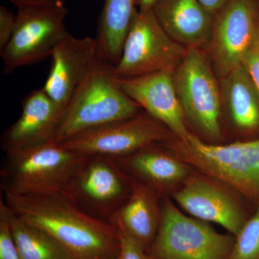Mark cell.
<instances>
[{
  "mask_svg": "<svg viewBox=\"0 0 259 259\" xmlns=\"http://www.w3.org/2000/svg\"><path fill=\"white\" fill-rule=\"evenodd\" d=\"M3 199L18 218L48 233L73 259L118 257L120 239L115 227L84 212L66 194L4 193Z\"/></svg>",
  "mask_w": 259,
  "mask_h": 259,
  "instance_id": "1",
  "label": "cell"
},
{
  "mask_svg": "<svg viewBox=\"0 0 259 259\" xmlns=\"http://www.w3.org/2000/svg\"><path fill=\"white\" fill-rule=\"evenodd\" d=\"M5 152L2 192L26 196L63 193L88 157L53 141Z\"/></svg>",
  "mask_w": 259,
  "mask_h": 259,
  "instance_id": "2",
  "label": "cell"
},
{
  "mask_svg": "<svg viewBox=\"0 0 259 259\" xmlns=\"http://www.w3.org/2000/svg\"><path fill=\"white\" fill-rule=\"evenodd\" d=\"M142 110L121 88L114 66L97 58L64 109L52 141L60 144L87 130L132 117Z\"/></svg>",
  "mask_w": 259,
  "mask_h": 259,
  "instance_id": "3",
  "label": "cell"
},
{
  "mask_svg": "<svg viewBox=\"0 0 259 259\" xmlns=\"http://www.w3.org/2000/svg\"><path fill=\"white\" fill-rule=\"evenodd\" d=\"M170 151L205 176L230 186L259 203V137L227 145L205 142L191 132L186 142L163 143Z\"/></svg>",
  "mask_w": 259,
  "mask_h": 259,
  "instance_id": "4",
  "label": "cell"
},
{
  "mask_svg": "<svg viewBox=\"0 0 259 259\" xmlns=\"http://www.w3.org/2000/svg\"><path fill=\"white\" fill-rule=\"evenodd\" d=\"M173 77L187 125L205 142H220L223 136L221 86L205 51L187 48Z\"/></svg>",
  "mask_w": 259,
  "mask_h": 259,
  "instance_id": "5",
  "label": "cell"
},
{
  "mask_svg": "<svg viewBox=\"0 0 259 259\" xmlns=\"http://www.w3.org/2000/svg\"><path fill=\"white\" fill-rule=\"evenodd\" d=\"M17 8L13 35L0 51L5 75L51 57L57 44L69 33L65 27L69 11L64 0Z\"/></svg>",
  "mask_w": 259,
  "mask_h": 259,
  "instance_id": "6",
  "label": "cell"
},
{
  "mask_svg": "<svg viewBox=\"0 0 259 259\" xmlns=\"http://www.w3.org/2000/svg\"><path fill=\"white\" fill-rule=\"evenodd\" d=\"M234 242L233 236L218 233L208 223L189 217L165 199L148 255L151 259H228Z\"/></svg>",
  "mask_w": 259,
  "mask_h": 259,
  "instance_id": "7",
  "label": "cell"
},
{
  "mask_svg": "<svg viewBox=\"0 0 259 259\" xmlns=\"http://www.w3.org/2000/svg\"><path fill=\"white\" fill-rule=\"evenodd\" d=\"M187 49L165 32L153 10H136L114 73L118 79H129L174 71Z\"/></svg>",
  "mask_w": 259,
  "mask_h": 259,
  "instance_id": "8",
  "label": "cell"
},
{
  "mask_svg": "<svg viewBox=\"0 0 259 259\" xmlns=\"http://www.w3.org/2000/svg\"><path fill=\"white\" fill-rule=\"evenodd\" d=\"M174 139L169 130L143 110L132 117L87 130L60 144L84 156L116 159Z\"/></svg>",
  "mask_w": 259,
  "mask_h": 259,
  "instance_id": "9",
  "label": "cell"
},
{
  "mask_svg": "<svg viewBox=\"0 0 259 259\" xmlns=\"http://www.w3.org/2000/svg\"><path fill=\"white\" fill-rule=\"evenodd\" d=\"M133 183L115 158L91 156L63 193L84 212L109 223L128 197Z\"/></svg>",
  "mask_w": 259,
  "mask_h": 259,
  "instance_id": "10",
  "label": "cell"
},
{
  "mask_svg": "<svg viewBox=\"0 0 259 259\" xmlns=\"http://www.w3.org/2000/svg\"><path fill=\"white\" fill-rule=\"evenodd\" d=\"M259 33V1L228 0L214 15L205 51L218 79L241 66Z\"/></svg>",
  "mask_w": 259,
  "mask_h": 259,
  "instance_id": "11",
  "label": "cell"
},
{
  "mask_svg": "<svg viewBox=\"0 0 259 259\" xmlns=\"http://www.w3.org/2000/svg\"><path fill=\"white\" fill-rule=\"evenodd\" d=\"M51 58L50 71L42 90L64 112L96 62V40L76 37L69 32L57 44Z\"/></svg>",
  "mask_w": 259,
  "mask_h": 259,
  "instance_id": "12",
  "label": "cell"
},
{
  "mask_svg": "<svg viewBox=\"0 0 259 259\" xmlns=\"http://www.w3.org/2000/svg\"><path fill=\"white\" fill-rule=\"evenodd\" d=\"M118 81L142 110L169 130L177 139L187 141L191 132L177 98L173 71H158Z\"/></svg>",
  "mask_w": 259,
  "mask_h": 259,
  "instance_id": "13",
  "label": "cell"
},
{
  "mask_svg": "<svg viewBox=\"0 0 259 259\" xmlns=\"http://www.w3.org/2000/svg\"><path fill=\"white\" fill-rule=\"evenodd\" d=\"M173 198L192 217L216 223L236 237L246 222L239 204L227 191L199 175L187 177Z\"/></svg>",
  "mask_w": 259,
  "mask_h": 259,
  "instance_id": "14",
  "label": "cell"
},
{
  "mask_svg": "<svg viewBox=\"0 0 259 259\" xmlns=\"http://www.w3.org/2000/svg\"><path fill=\"white\" fill-rule=\"evenodd\" d=\"M22 105L20 117L2 137L5 151L52 141L63 113L42 88L29 93Z\"/></svg>",
  "mask_w": 259,
  "mask_h": 259,
  "instance_id": "15",
  "label": "cell"
},
{
  "mask_svg": "<svg viewBox=\"0 0 259 259\" xmlns=\"http://www.w3.org/2000/svg\"><path fill=\"white\" fill-rule=\"evenodd\" d=\"M153 12L175 41L186 48L207 50L215 14L199 0H158Z\"/></svg>",
  "mask_w": 259,
  "mask_h": 259,
  "instance_id": "16",
  "label": "cell"
},
{
  "mask_svg": "<svg viewBox=\"0 0 259 259\" xmlns=\"http://www.w3.org/2000/svg\"><path fill=\"white\" fill-rule=\"evenodd\" d=\"M223 110L238 134L259 137V92L243 65L219 79Z\"/></svg>",
  "mask_w": 259,
  "mask_h": 259,
  "instance_id": "17",
  "label": "cell"
},
{
  "mask_svg": "<svg viewBox=\"0 0 259 259\" xmlns=\"http://www.w3.org/2000/svg\"><path fill=\"white\" fill-rule=\"evenodd\" d=\"M157 192L134 180L128 197L109 220L117 231L123 232L145 250L151 247L159 226Z\"/></svg>",
  "mask_w": 259,
  "mask_h": 259,
  "instance_id": "18",
  "label": "cell"
},
{
  "mask_svg": "<svg viewBox=\"0 0 259 259\" xmlns=\"http://www.w3.org/2000/svg\"><path fill=\"white\" fill-rule=\"evenodd\" d=\"M116 161L125 171L139 177L156 192L167 190L189 175V165L163 143L151 145L129 156L116 158Z\"/></svg>",
  "mask_w": 259,
  "mask_h": 259,
  "instance_id": "19",
  "label": "cell"
},
{
  "mask_svg": "<svg viewBox=\"0 0 259 259\" xmlns=\"http://www.w3.org/2000/svg\"><path fill=\"white\" fill-rule=\"evenodd\" d=\"M136 6V0H103L95 37L99 59L114 66L118 63Z\"/></svg>",
  "mask_w": 259,
  "mask_h": 259,
  "instance_id": "20",
  "label": "cell"
},
{
  "mask_svg": "<svg viewBox=\"0 0 259 259\" xmlns=\"http://www.w3.org/2000/svg\"><path fill=\"white\" fill-rule=\"evenodd\" d=\"M10 220L20 259H73L54 238L20 219L10 208Z\"/></svg>",
  "mask_w": 259,
  "mask_h": 259,
  "instance_id": "21",
  "label": "cell"
},
{
  "mask_svg": "<svg viewBox=\"0 0 259 259\" xmlns=\"http://www.w3.org/2000/svg\"><path fill=\"white\" fill-rule=\"evenodd\" d=\"M228 259H259V203L254 214L235 237Z\"/></svg>",
  "mask_w": 259,
  "mask_h": 259,
  "instance_id": "22",
  "label": "cell"
},
{
  "mask_svg": "<svg viewBox=\"0 0 259 259\" xmlns=\"http://www.w3.org/2000/svg\"><path fill=\"white\" fill-rule=\"evenodd\" d=\"M0 259H20L10 220V208L0 199Z\"/></svg>",
  "mask_w": 259,
  "mask_h": 259,
  "instance_id": "23",
  "label": "cell"
},
{
  "mask_svg": "<svg viewBox=\"0 0 259 259\" xmlns=\"http://www.w3.org/2000/svg\"><path fill=\"white\" fill-rule=\"evenodd\" d=\"M120 251L117 259H151L146 250L123 232L118 231Z\"/></svg>",
  "mask_w": 259,
  "mask_h": 259,
  "instance_id": "24",
  "label": "cell"
},
{
  "mask_svg": "<svg viewBox=\"0 0 259 259\" xmlns=\"http://www.w3.org/2000/svg\"><path fill=\"white\" fill-rule=\"evenodd\" d=\"M242 65L259 92V33L244 56Z\"/></svg>",
  "mask_w": 259,
  "mask_h": 259,
  "instance_id": "25",
  "label": "cell"
},
{
  "mask_svg": "<svg viewBox=\"0 0 259 259\" xmlns=\"http://www.w3.org/2000/svg\"><path fill=\"white\" fill-rule=\"evenodd\" d=\"M15 15L6 7L0 6V51L9 42L15 28Z\"/></svg>",
  "mask_w": 259,
  "mask_h": 259,
  "instance_id": "26",
  "label": "cell"
},
{
  "mask_svg": "<svg viewBox=\"0 0 259 259\" xmlns=\"http://www.w3.org/2000/svg\"><path fill=\"white\" fill-rule=\"evenodd\" d=\"M199 1L207 10L216 14L228 3V0H199Z\"/></svg>",
  "mask_w": 259,
  "mask_h": 259,
  "instance_id": "27",
  "label": "cell"
},
{
  "mask_svg": "<svg viewBox=\"0 0 259 259\" xmlns=\"http://www.w3.org/2000/svg\"><path fill=\"white\" fill-rule=\"evenodd\" d=\"M157 1L158 0H136V5L139 8L140 12L146 13L153 10V7Z\"/></svg>",
  "mask_w": 259,
  "mask_h": 259,
  "instance_id": "28",
  "label": "cell"
},
{
  "mask_svg": "<svg viewBox=\"0 0 259 259\" xmlns=\"http://www.w3.org/2000/svg\"><path fill=\"white\" fill-rule=\"evenodd\" d=\"M15 6L20 5L41 4V3H54V2L62 1V0H9Z\"/></svg>",
  "mask_w": 259,
  "mask_h": 259,
  "instance_id": "29",
  "label": "cell"
},
{
  "mask_svg": "<svg viewBox=\"0 0 259 259\" xmlns=\"http://www.w3.org/2000/svg\"><path fill=\"white\" fill-rule=\"evenodd\" d=\"M255 1H259V0H255Z\"/></svg>",
  "mask_w": 259,
  "mask_h": 259,
  "instance_id": "30",
  "label": "cell"
},
{
  "mask_svg": "<svg viewBox=\"0 0 259 259\" xmlns=\"http://www.w3.org/2000/svg\"></svg>",
  "mask_w": 259,
  "mask_h": 259,
  "instance_id": "31",
  "label": "cell"
}]
</instances>
